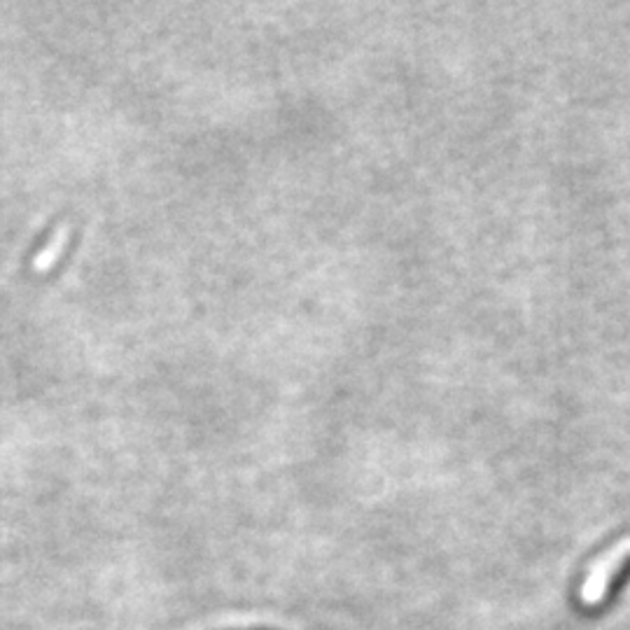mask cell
Segmentation results:
<instances>
[{
	"mask_svg": "<svg viewBox=\"0 0 630 630\" xmlns=\"http://www.w3.org/2000/svg\"><path fill=\"white\" fill-rule=\"evenodd\" d=\"M628 560H630V537L616 542L612 549L605 553V556H600L591 565V570H588V574L584 577V584H581L579 588L581 605H586V607L602 605L614 577L623 570V565H626Z\"/></svg>",
	"mask_w": 630,
	"mask_h": 630,
	"instance_id": "6da1fadb",
	"label": "cell"
}]
</instances>
